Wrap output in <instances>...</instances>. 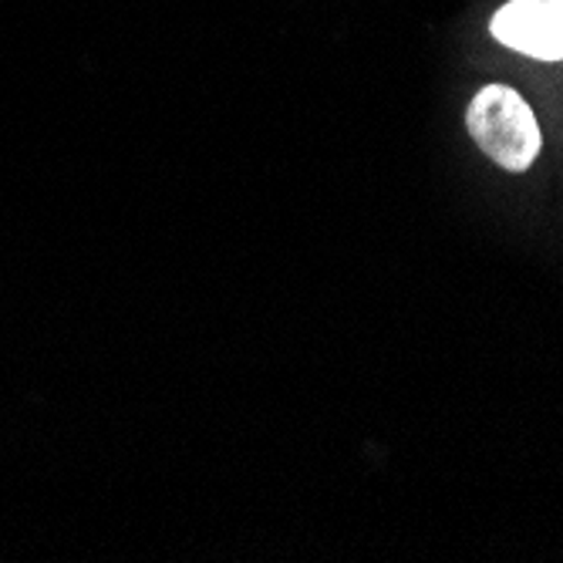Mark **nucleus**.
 <instances>
[{
  "label": "nucleus",
  "mask_w": 563,
  "mask_h": 563,
  "mask_svg": "<svg viewBox=\"0 0 563 563\" xmlns=\"http://www.w3.org/2000/svg\"><path fill=\"white\" fill-rule=\"evenodd\" d=\"M489 31L509 51L563 62V0H509L493 14Z\"/></svg>",
  "instance_id": "2"
},
{
  "label": "nucleus",
  "mask_w": 563,
  "mask_h": 563,
  "mask_svg": "<svg viewBox=\"0 0 563 563\" xmlns=\"http://www.w3.org/2000/svg\"><path fill=\"white\" fill-rule=\"evenodd\" d=\"M466 129L486 156L509 173H527L543 148L533 109L520 91L506 85H486L476 91L466 112Z\"/></svg>",
  "instance_id": "1"
}]
</instances>
